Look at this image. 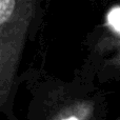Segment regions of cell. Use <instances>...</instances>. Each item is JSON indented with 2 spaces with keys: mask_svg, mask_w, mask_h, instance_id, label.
Masks as SVG:
<instances>
[{
  "mask_svg": "<svg viewBox=\"0 0 120 120\" xmlns=\"http://www.w3.org/2000/svg\"><path fill=\"white\" fill-rule=\"evenodd\" d=\"M37 0H0V106L8 102Z\"/></svg>",
  "mask_w": 120,
  "mask_h": 120,
  "instance_id": "6da1fadb",
  "label": "cell"
},
{
  "mask_svg": "<svg viewBox=\"0 0 120 120\" xmlns=\"http://www.w3.org/2000/svg\"><path fill=\"white\" fill-rule=\"evenodd\" d=\"M94 103L87 100H78L66 105L50 120H91L94 115Z\"/></svg>",
  "mask_w": 120,
  "mask_h": 120,
  "instance_id": "7a4b0ae2",
  "label": "cell"
},
{
  "mask_svg": "<svg viewBox=\"0 0 120 120\" xmlns=\"http://www.w3.org/2000/svg\"><path fill=\"white\" fill-rule=\"evenodd\" d=\"M109 63L113 66H117V68H120V46L119 49L116 51L113 57L109 60Z\"/></svg>",
  "mask_w": 120,
  "mask_h": 120,
  "instance_id": "3957f363",
  "label": "cell"
},
{
  "mask_svg": "<svg viewBox=\"0 0 120 120\" xmlns=\"http://www.w3.org/2000/svg\"><path fill=\"white\" fill-rule=\"evenodd\" d=\"M116 120H120V116H119V117H118V118H117Z\"/></svg>",
  "mask_w": 120,
  "mask_h": 120,
  "instance_id": "277c9868",
  "label": "cell"
}]
</instances>
